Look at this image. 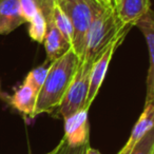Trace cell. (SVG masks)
<instances>
[{"label": "cell", "mask_w": 154, "mask_h": 154, "mask_svg": "<svg viewBox=\"0 0 154 154\" xmlns=\"http://www.w3.org/2000/svg\"><path fill=\"white\" fill-rule=\"evenodd\" d=\"M154 125V105L153 103H145L143 111L134 125L129 139L117 154H130L137 143L145 136V134L153 129Z\"/></svg>", "instance_id": "9"}, {"label": "cell", "mask_w": 154, "mask_h": 154, "mask_svg": "<svg viewBox=\"0 0 154 154\" xmlns=\"http://www.w3.org/2000/svg\"><path fill=\"white\" fill-rule=\"evenodd\" d=\"M79 62L80 58L72 48L51 62L47 78L37 95L35 116L41 113H52L58 109Z\"/></svg>", "instance_id": "1"}, {"label": "cell", "mask_w": 154, "mask_h": 154, "mask_svg": "<svg viewBox=\"0 0 154 154\" xmlns=\"http://www.w3.org/2000/svg\"><path fill=\"white\" fill-rule=\"evenodd\" d=\"M135 26L140 30L146 39L149 54V69L147 75V95L145 103H153L154 99V15L153 11H148L140 19L136 21Z\"/></svg>", "instance_id": "6"}, {"label": "cell", "mask_w": 154, "mask_h": 154, "mask_svg": "<svg viewBox=\"0 0 154 154\" xmlns=\"http://www.w3.org/2000/svg\"><path fill=\"white\" fill-rule=\"evenodd\" d=\"M63 143H64V140H63V138H61V140L59 141V143H58V145L56 146L52 151L48 152V153H45V154H60L62 147H63Z\"/></svg>", "instance_id": "19"}, {"label": "cell", "mask_w": 154, "mask_h": 154, "mask_svg": "<svg viewBox=\"0 0 154 154\" xmlns=\"http://www.w3.org/2000/svg\"><path fill=\"white\" fill-rule=\"evenodd\" d=\"M26 23L19 0H0V35H7Z\"/></svg>", "instance_id": "10"}, {"label": "cell", "mask_w": 154, "mask_h": 154, "mask_svg": "<svg viewBox=\"0 0 154 154\" xmlns=\"http://www.w3.org/2000/svg\"><path fill=\"white\" fill-rule=\"evenodd\" d=\"M10 103L26 118L35 117V108L37 101V92L28 85L22 84L9 98Z\"/></svg>", "instance_id": "12"}, {"label": "cell", "mask_w": 154, "mask_h": 154, "mask_svg": "<svg viewBox=\"0 0 154 154\" xmlns=\"http://www.w3.org/2000/svg\"><path fill=\"white\" fill-rule=\"evenodd\" d=\"M122 28L125 26L116 17L114 7L106 8L89 29L82 58L95 61Z\"/></svg>", "instance_id": "3"}, {"label": "cell", "mask_w": 154, "mask_h": 154, "mask_svg": "<svg viewBox=\"0 0 154 154\" xmlns=\"http://www.w3.org/2000/svg\"><path fill=\"white\" fill-rule=\"evenodd\" d=\"M132 26H127L122 28L118 32V34L112 39L111 42L108 45V47L103 50V52L95 59L92 68H91L90 73V84H89V91L87 95V103L86 108L87 110L90 109L91 105L95 100L97 94L99 92V89L101 87L103 79H105L106 74H107L108 68H109L110 61L115 53L116 49L122 45V42L125 40L127 34L129 33L130 29Z\"/></svg>", "instance_id": "5"}, {"label": "cell", "mask_w": 154, "mask_h": 154, "mask_svg": "<svg viewBox=\"0 0 154 154\" xmlns=\"http://www.w3.org/2000/svg\"><path fill=\"white\" fill-rule=\"evenodd\" d=\"M42 43L45 45V53H47V61L49 62L54 61L72 48L71 43L62 36L61 33L54 26L51 17L48 21L47 33Z\"/></svg>", "instance_id": "11"}, {"label": "cell", "mask_w": 154, "mask_h": 154, "mask_svg": "<svg viewBox=\"0 0 154 154\" xmlns=\"http://www.w3.org/2000/svg\"><path fill=\"white\" fill-rule=\"evenodd\" d=\"M69 18L73 28L72 49L82 59L86 49L89 29L106 9L99 0H55Z\"/></svg>", "instance_id": "2"}, {"label": "cell", "mask_w": 154, "mask_h": 154, "mask_svg": "<svg viewBox=\"0 0 154 154\" xmlns=\"http://www.w3.org/2000/svg\"><path fill=\"white\" fill-rule=\"evenodd\" d=\"M94 61L88 59H80L73 80L71 82L66 94L58 107V113L64 118L82 111L87 110V95L90 84V73ZM89 111V110H87Z\"/></svg>", "instance_id": "4"}, {"label": "cell", "mask_w": 154, "mask_h": 154, "mask_svg": "<svg viewBox=\"0 0 154 154\" xmlns=\"http://www.w3.org/2000/svg\"><path fill=\"white\" fill-rule=\"evenodd\" d=\"M51 20L54 23V26H56V29L61 33L62 36L72 45V40H73L72 24H71L69 18L66 17V15L63 13V11L58 7V5L56 2L54 3L53 10H52Z\"/></svg>", "instance_id": "14"}, {"label": "cell", "mask_w": 154, "mask_h": 154, "mask_svg": "<svg viewBox=\"0 0 154 154\" xmlns=\"http://www.w3.org/2000/svg\"><path fill=\"white\" fill-rule=\"evenodd\" d=\"M130 154H154V130L151 129L135 145Z\"/></svg>", "instance_id": "17"}, {"label": "cell", "mask_w": 154, "mask_h": 154, "mask_svg": "<svg viewBox=\"0 0 154 154\" xmlns=\"http://www.w3.org/2000/svg\"><path fill=\"white\" fill-rule=\"evenodd\" d=\"M114 10L122 26H133L148 11L151 10L150 0H114Z\"/></svg>", "instance_id": "8"}, {"label": "cell", "mask_w": 154, "mask_h": 154, "mask_svg": "<svg viewBox=\"0 0 154 154\" xmlns=\"http://www.w3.org/2000/svg\"><path fill=\"white\" fill-rule=\"evenodd\" d=\"M55 0H19L20 11L26 22H29L39 11L52 8Z\"/></svg>", "instance_id": "15"}, {"label": "cell", "mask_w": 154, "mask_h": 154, "mask_svg": "<svg viewBox=\"0 0 154 154\" xmlns=\"http://www.w3.org/2000/svg\"><path fill=\"white\" fill-rule=\"evenodd\" d=\"M50 66H51V62L45 60V63L41 64V66H38V68L33 69V70L26 75L23 84H26V85H28L29 87H31L35 92H37V95H38L39 90L41 89L45 78H47V75H48V73H49Z\"/></svg>", "instance_id": "16"}, {"label": "cell", "mask_w": 154, "mask_h": 154, "mask_svg": "<svg viewBox=\"0 0 154 154\" xmlns=\"http://www.w3.org/2000/svg\"><path fill=\"white\" fill-rule=\"evenodd\" d=\"M53 7L49 8V9L39 10V11L33 16L32 19L29 21V23H30L29 34H30L31 38H32L33 40L37 41V42H39V43L43 42L45 33H47L48 21H49L50 17H51Z\"/></svg>", "instance_id": "13"}, {"label": "cell", "mask_w": 154, "mask_h": 154, "mask_svg": "<svg viewBox=\"0 0 154 154\" xmlns=\"http://www.w3.org/2000/svg\"><path fill=\"white\" fill-rule=\"evenodd\" d=\"M99 2L105 8H109V7H113L114 0H99Z\"/></svg>", "instance_id": "20"}, {"label": "cell", "mask_w": 154, "mask_h": 154, "mask_svg": "<svg viewBox=\"0 0 154 154\" xmlns=\"http://www.w3.org/2000/svg\"><path fill=\"white\" fill-rule=\"evenodd\" d=\"M87 154H101V153L97 149H94V148L89 147L88 150H87Z\"/></svg>", "instance_id": "21"}, {"label": "cell", "mask_w": 154, "mask_h": 154, "mask_svg": "<svg viewBox=\"0 0 154 154\" xmlns=\"http://www.w3.org/2000/svg\"><path fill=\"white\" fill-rule=\"evenodd\" d=\"M89 111L82 110L64 118V143L69 147H79L90 141Z\"/></svg>", "instance_id": "7"}, {"label": "cell", "mask_w": 154, "mask_h": 154, "mask_svg": "<svg viewBox=\"0 0 154 154\" xmlns=\"http://www.w3.org/2000/svg\"><path fill=\"white\" fill-rule=\"evenodd\" d=\"M89 147H90V141L82 146H79V147H69L64 143L60 154H87V150H88Z\"/></svg>", "instance_id": "18"}]
</instances>
